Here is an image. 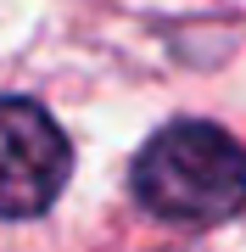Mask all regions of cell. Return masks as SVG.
I'll return each instance as SVG.
<instances>
[{
    "label": "cell",
    "instance_id": "cell-1",
    "mask_svg": "<svg viewBox=\"0 0 246 252\" xmlns=\"http://www.w3.org/2000/svg\"><path fill=\"white\" fill-rule=\"evenodd\" d=\"M135 196L173 224L229 219L246 202V146L219 124L179 118L146 140L135 162Z\"/></svg>",
    "mask_w": 246,
    "mask_h": 252
},
{
    "label": "cell",
    "instance_id": "cell-2",
    "mask_svg": "<svg viewBox=\"0 0 246 252\" xmlns=\"http://www.w3.org/2000/svg\"><path fill=\"white\" fill-rule=\"evenodd\" d=\"M73 152L56 118L34 101H0V219H34L62 196Z\"/></svg>",
    "mask_w": 246,
    "mask_h": 252
}]
</instances>
